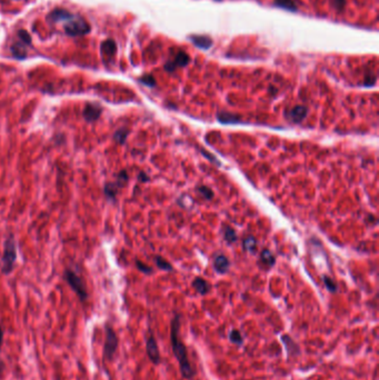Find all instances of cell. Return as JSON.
I'll return each instance as SVG.
<instances>
[{
    "instance_id": "83f0119b",
    "label": "cell",
    "mask_w": 379,
    "mask_h": 380,
    "mask_svg": "<svg viewBox=\"0 0 379 380\" xmlns=\"http://www.w3.org/2000/svg\"><path fill=\"white\" fill-rule=\"evenodd\" d=\"M324 281H325V285H326V288L328 289V290L331 291V292L337 291L336 283L333 282L329 277H324Z\"/></svg>"
},
{
    "instance_id": "d6986e66",
    "label": "cell",
    "mask_w": 379,
    "mask_h": 380,
    "mask_svg": "<svg viewBox=\"0 0 379 380\" xmlns=\"http://www.w3.org/2000/svg\"><path fill=\"white\" fill-rule=\"evenodd\" d=\"M22 45L24 44L19 41L13 45V47H11V52H13L14 56L17 57V58H24V57L26 56V49L22 47Z\"/></svg>"
},
{
    "instance_id": "ba28073f",
    "label": "cell",
    "mask_w": 379,
    "mask_h": 380,
    "mask_svg": "<svg viewBox=\"0 0 379 380\" xmlns=\"http://www.w3.org/2000/svg\"><path fill=\"white\" fill-rule=\"evenodd\" d=\"M189 61H190L189 55H187L184 52H179L176 55V58H175V60L168 61L167 64L165 65V70H167L169 72H173V71L176 70L178 67L187 66L189 64Z\"/></svg>"
},
{
    "instance_id": "4316f807",
    "label": "cell",
    "mask_w": 379,
    "mask_h": 380,
    "mask_svg": "<svg viewBox=\"0 0 379 380\" xmlns=\"http://www.w3.org/2000/svg\"><path fill=\"white\" fill-rule=\"evenodd\" d=\"M155 260H156L157 266H158V267H159V268H161V269H163V270H172V269H173V267L171 266V264H168V263L166 262V260L163 259V258H161V257H156Z\"/></svg>"
},
{
    "instance_id": "9a60e30c",
    "label": "cell",
    "mask_w": 379,
    "mask_h": 380,
    "mask_svg": "<svg viewBox=\"0 0 379 380\" xmlns=\"http://www.w3.org/2000/svg\"><path fill=\"white\" fill-rule=\"evenodd\" d=\"M274 5L277 6V7L289 11H297V6L293 3V0H275Z\"/></svg>"
},
{
    "instance_id": "e0dca14e",
    "label": "cell",
    "mask_w": 379,
    "mask_h": 380,
    "mask_svg": "<svg viewBox=\"0 0 379 380\" xmlns=\"http://www.w3.org/2000/svg\"><path fill=\"white\" fill-rule=\"evenodd\" d=\"M229 340L233 344L237 345V346H240L244 344V337H242V334L239 330H237V329H234V330H231L229 332Z\"/></svg>"
},
{
    "instance_id": "7c38bea8",
    "label": "cell",
    "mask_w": 379,
    "mask_h": 380,
    "mask_svg": "<svg viewBox=\"0 0 379 380\" xmlns=\"http://www.w3.org/2000/svg\"><path fill=\"white\" fill-rule=\"evenodd\" d=\"M214 267L215 269H216V271L219 272V274H225V272L229 268L228 259L225 256H223V255H220V256L216 257V259H215Z\"/></svg>"
},
{
    "instance_id": "484cf974",
    "label": "cell",
    "mask_w": 379,
    "mask_h": 380,
    "mask_svg": "<svg viewBox=\"0 0 379 380\" xmlns=\"http://www.w3.org/2000/svg\"><path fill=\"white\" fill-rule=\"evenodd\" d=\"M139 81H140L141 83L146 85V86H148V87H155V86H156V80H155V78L152 77V76H150V75H147V76L141 77V78L139 79Z\"/></svg>"
},
{
    "instance_id": "4fadbf2b",
    "label": "cell",
    "mask_w": 379,
    "mask_h": 380,
    "mask_svg": "<svg viewBox=\"0 0 379 380\" xmlns=\"http://www.w3.org/2000/svg\"><path fill=\"white\" fill-rule=\"evenodd\" d=\"M192 287H194L197 292H199L200 294H206L210 290V285H209L205 279H202V278L199 277H197L196 279L192 281Z\"/></svg>"
},
{
    "instance_id": "6da1fadb",
    "label": "cell",
    "mask_w": 379,
    "mask_h": 380,
    "mask_svg": "<svg viewBox=\"0 0 379 380\" xmlns=\"http://www.w3.org/2000/svg\"><path fill=\"white\" fill-rule=\"evenodd\" d=\"M179 329H180V316L176 315L172 320L171 326V343L174 356L178 360L180 372L185 379H191L195 376V370L192 368L189 358H188V351L186 348L185 344L182 342L179 337Z\"/></svg>"
},
{
    "instance_id": "cb8c5ba5",
    "label": "cell",
    "mask_w": 379,
    "mask_h": 380,
    "mask_svg": "<svg viewBox=\"0 0 379 380\" xmlns=\"http://www.w3.org/2000/svg\"><path fill=\"white\" fill-rule=\"evenodd\" d=\"M198 192H199V194L203 197V198H205V199H212V198L214 197V192H213V190L212 189H209L208 188V187H206V186H201V187H199V188H198Z\"/></svg>"
},
{
    "instance_id": "8fae6325",
    "label": "cell",
    "mask_w": 379,
    "mask_h": 380,
    "mask_svg": "<svg viewBox=\"0 0 379 380\" xmlns=\"http://www.w3.org/2000/svg\"><path fill=\"white\" fill-rule=\"evenodd\" d=\"M189 39L196 47L200 49H208L213 46V39L205 35H192Z\"/></svg>"
},
{
    "instance_id": "f1b7e54d",
    "label": "cell",
    "mask_w": 379,
    "mask_h": 380,
    "mask_svg": "<svg viewBox=\"0 0 379 380\" xmlns=\"http://www.w3.org/2000/svg\"><path fill=\"white\" fill-rule=\"evenodd\" d=\"M347 0H331V5L333 9H336L337 11H342L345 6H346Z\"/></svg>"
},
{
    "instance_id": "4dcf8cb0",
    "label": "cell",
    "mask_w": 379,
    "mask_h": 380,
    "mask_svg": "<svg viewBox=\"0 0 379 380\" xmlns=\"http://www.w3.org/2000/svg\"><path fill=\"white\" fill-rule=\"evenodd\" d=\"M3 343H4V330L2 328V325H0V350H2Z\"/></svg>"
},
{
    "instance_id": "2e32d148",
    "label": "cell",
    "mask_w": 379,
    "mask_h": 380,
    "mask_svg": "<svg viewBox=\"0 0 379 380\" xmlns=\"http://www.w3.org/2000/svg\"><path fill=\"white\" fill-rule=\"evenodd\" d=\"M218 120L223 123H236L239 121V117L236 115H231L227 112H219L218 113Z\"/></svg>"
},
{
    "instance_id": "8992f818",
    "label": "cell",
    "mask_w": 379,
    "mask_h": 380,
    "mask_svg": "<svg viewBox=\"0 0 379 380\" xmlns=\"http://www.w3.org/2000/svg\"><path fill=\"white\" fill-rule=\"evenodd\" d=\"M146 353L150 361L154 365H159L160 364V353H159V348H158V345L156 342V338L154 336V333L149 332L148 337L146 339Z\"/></svg>"
},
{
    "instance_id": "44dd1931",
    "label": "cell",
    "mask_w": 379,
    "mask_h": 380,
    "mask_svg": "<svg viewBox=\"0 0 379 380\" xmlns=\"http://www.w3.org/2000/svg\"><path fill=\"white\" fill-rule=\"evenodd\" d=\"M244 249L246 251L248 252H255L256 251V248H257V243H256V240H255L254 237H247L246 239L244 240Z\"/></svg>"
},
{
    "instance_id": "30bf717a",
    "label": "cell",
    "mask_w": 379,
    "mask_h": 380,
    "mask_svg": "<svg viewBox=\"0 0 379 380\" xmlns=\"http://www.w3.org/2000/svg\"><path fill=\"white\" fill-rule=\"evenodd\" d=\"M307 108L305 106H295L293 108L286 111V118L293 123H299L307 116Z\"/></svg>"
},
{
    "instance_id": "7402d4cb",
    "label": "cell",
    "mask_w": 379,
    "mask_h": 380,
    "mask_svg": "<svg viewBox=\"0 0 379 380\" xmlns=\"http://www.w3.org/2000/svg\"><path fill=\"white\" fill-rule=\"evenodd\" d=\"M178 203L185 209H190L192 206H194L195 202L194 200H192V198L190 196L183 195V196H180V198L178 199Z\"/></svg>"
},
{
    "instance_id": "52a82bcc",
    "label": "cell",
    "mask_w": 379,
    "mask_h": 380,
    "mask_svg": "<svg viewBox=\"0 0 379 380\" xmlns=\"http://www.w3.org/2000/svg\"><path fill=\"white\" fill-rule=\"evenodd\" d=\"M128 180V175L126 172H121L118 175V179L116 183H109L105 186V194L109 198V199H115L116 195L118 192V189L121 188L122 186H125Z\"/></svg>"
},
{
    "instance_id": "5b68a950",
    "label": "cell",
    "mask_w": 379,
    "mask_h": 380,
    "mask_svg": "<svg viewBox=\"0 0 379 380\" xmlns=\"http://www.w3.org/2000/svg\"><path fill=\"white\" fill-rule=\"evenodd\" d=\"M106 338H105V345H104V358L111 360L114 358V356L118 348V336L115 332L114 329L111 326L106 325Z\"/></svg>"
},
{
    "instance_id": "3957f363",
    "label": "cell",
    "mask_w": 379,
    "mask_h": 380,
    "mask_svg": "<svg viewBox=\"0 0 379 380\" xmlns=\"http://www.w3.org/2000/svg\"><path fill=\"white\" fill-rule=\"evenodd\" d=\"M17 259V248L14 236L10 235L5 242V249L3 255L2 269L4 274H9L14 269V265Z\"/></svg>"
},
{
    "instance_id": "f546056e",
    "label": "cell",
    "mask_w": 379,
    "mask_h": 380,
    "mask_svg": "<svg viewBox=\"0 0 379 380\" xmlns=\"http://www.w3.org/2000/svg\"><path fill=\"white\" fill-rule=\"evenodd\" d=\"M137 267L139 268V270L145 272V274H151V271H152V269L150 267H147V266L143 265L140 262H137Z\"/></svg>"
},
{
    "instance_id": "603a6c76",
    "label": "cell",
    "mask_w": 379,
    "mask_h": 380,
    "mask_svg": "<svg viewBox=\"0 0 379 380\" xmlns=\"http://www.w3.org/2000/svg\"><path fill=\"white\" fill-rule=\"evenodd\" d=\"M224 237L226 241H228L229 243H233L236 241L237 239V236L235 234V231L233 228H230V227H226L225 228V231H224Z\"/></svg>"
},
{
    "instance_id": "ac0fdd59",
    "label": "cell",
    "mask_w": 379,
    "mask_h": 380,
    "mask_svg": "<svg viewBox=\"0 0 379 380\" xmlns=\"http://www.w3.org/2000/svg\"><path fill=\"white\" fill-rule=\"evenodd\" d=\"M128 135H129V130L127 128H120V129H118L117 132L115 133L114 137H115V140L117 141L118 144L122 145L126 141V139L128 137Z\"/></svg>"
},
{
    "instance_id": "7a4b0ae2",
    "label": "cell",
    "mask_w": 379,
    "mask_h": 380,
    "mask_svg": "<svg viewBox=\"0 0 379 380\" xmlns=\"http://www.w3.org/2000/svg\"><path fill=\"white\" fill-rule=\"evenodd\" d=\"M48 20L52 22H65L64 29L69 36H81L90 31V26L82 17L69 13L65 9H56L48 15Z\"/></svg>"
},
{
    "instance_id": "ffe728a7",
    "label": "cell",
    "mask_w": 379,
    "mask_h": 380,
    "mask_svg": "<svg viewBox=\"0 0 379 380\" xmlns=\"http://www.w3.org/2000/svg\"><path fill=\"white\" fill-rule=\"evenodd\" d=\"M260 258H262V262L265 265H267L268 267H271V266L275 265V257L273 256V254H271L269 250H267V249L262 252V255H260Z\"/></svg>"
},
{
    "instance_id": "277c9868",
    "label": "cell",
    "mask_w": 379,
    "mask_h": 380,
    "mask_svg": "<svg viewBox=\"0 0 379 380\" xmlns=\"http://www.w3.org/2000/svg\"><path fill=\"white\" fill-rule=\"evenodd\" d=\"M65 279L68 282V285L72 288V290L77 293L79 299L81 302H86L88 298V292L81 276H79L75 270L68 269L65 272Z\"/></svg>"
},
{
    "instance_id": "5bb4252c",
    "label": "cell",
    "mask_w": 379,
    "mask_h": 380,
    "mask_svg": "<svg viewBox=\"0 0 379 380\" xmlns=\"http://www.w3.org/2000/svg\"><path fill=\"white\" fill-rule=\"evenodd\" d=\"M117 50V46L114 40H111V39H109V40H106L103 43V45H101V53H103V55H107L108 57H112L115 55Z\"/></svg>"
},
{
    "instance_id": "9c48e42d",
    "label": "cell",
    "mask_w": 379,
    "mask_h": 380,
    "mask_svg": "<svg viewBox=\"0 0 379 380\" xmlns=\"http://www.w3.org/2000/svg\"><path fill=\"white\" fill-rule=\"evenodd\" d=\"M101 112H103V108L99 104L96 103H89L85 107V109L82 111V116L89 122H94L97 120V119L101 116Z\"/></svg>"
},
{
    "instance_id": "d4e9b609",
    "label": "cell",
    "mask_w": 379,
    "mask_h": 380,
    "mask_svg": "<svg viewBox=\"0 0 379 380\" xmlns=\"http://www.w3.org/2000/svg\"><path fill=\"white\" fill-rule=\"evenodd\" d=\"M18 38L20 39V41L24 45H30L31 44V37L29 33H28L26 30H19L18 31Z\"/></svg>"
},
{
    "instance_id": "1f68e13d",
    "label": "cell",
    "mask_w": 379,
    "mask_h": 380,
    "mask_svg": "<svg viewBox=\"0 0 379 380\" xmlns=\"http://www.w3.org/2000/svg\"><path fill=\"white\" fill-rule=\"evenodd\" d=\"M140 179L143 180V183H146V181L148 180V177H147V176H146L144 173H141V174H140Z\"/></svg>"
}]
</instances>
